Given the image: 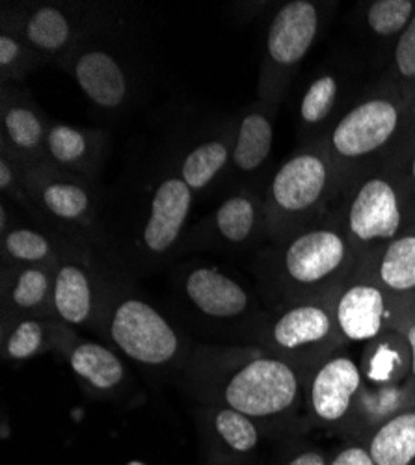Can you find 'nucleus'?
I'll list each match as a JSON object with an SVG mask.
<instances>
[{
  "mask_svg": "<svg viewBox=\"0 0 415 465\" xmlns=\"http://www.w3.org/2000/svg\"><path fill=\"white\" fill-rule=\"evenodd\" d=\"M28 42L42 51H60L71 37V25L67 17L56 8L37 10L26 25Z\"/></svg>",
  "mask_w": 415,
  "mask_h": 465,
  "instance_id": "aec40b11",
  "label": "nucleus"
},
{
  "mask_svg": "<svg viewBox=\"0 0 415 465\" xmlns=\"http://www.w3.org/2000/svg\"><path fill=\"white\" fill-rule=\"evenodd\" d=\"M347 246L343 237L331 229L310 231L294 239L285 252L287 274L301 283H319L343 264Z\"/></svg>",
  "mask_w": 415,
  "mask_h": 465,
  "instance_id": "39448f33",
  "label": "nucleus"
},
{
  "mask_svg": "<svg viewBox=\"0 0 415 465\" xmlns=\"http://www.w3.org/2000/svg\"><path fill=\"white\" fill-rule=\"evenodd\" d=\"M44 205L62 220H77L90 207V196L84 188L73 183H49L42 192Z\"/></svg>",
  "mask_w": 415,
  "mask_h": 465,
  "instance_id": "4be33fe9",
  "label": "nucleus"
},
{
  "mask_svg": "<svg viewBox=\"0 0 415 465\" xmlns=\"http://www.w3.org/2000/svg\"><path fill=\"white\" fill-rule=\"evenodd\" d=\"M12 183H14V172L6 163V159H3V163H0V188L8 190Z\"/></svg>",
  "mask_w": 415,
  "mask_h": 465,
  "instance_id": "f704fd0d",
  "label": "nucleus"
},
{
  "mask_svg": "<svg viewBox=\"0 0 415 465\" xmlns=\"http://www.w3.org/2000/svg\"><path fill=\"white\" fill-rule=\"evenodd\" d=\"M49 289L47 276L42 272V270L28 268L25 272H21L15 289H14V302L21 309H30L40 305L45 300Z\"/></svg>",
  "mask_w": 415,
  "mask_h": 465,
  "instance_id": "c756f323",
  "label": "nucleus"
},
{
  "mask_svg": "<svg viewBox=\"0 0 415 465\" xmlns=\"http://www.w3.org/2000/svg\"><path fill=\"white\" fill-rule=\"evenodd\" d=\"M337 97V83L331 76H321L301 99V120L306 124H321L328 118Z\"/></svg>",
  "mask_w": 415,
  "mask_h": 465,
  "instance_id": "a878e982",
  "label": "nucleus"
},
{
  "mask_svg": "<svg viewBox=\"0 0 415 465\" xmlns=\"http://www.w3.org/2000/svg\"><path fill=\"white\" fill-rule=\"evenodd\" d=\"M328 166L315 153L296 154L274 175L271 192L283 213H301L313 207L326 190Z\"/></svg>",
  "mask_w": 415,
  "mask_h": 465,
  "instance_id": "423d86ee",
  "label": "nucleus"
},
{
  "mask_svg": "<svg viewBox=\"0 0 415 465\" xmlns=\"http://www.w3.org/2000/svg\"><path fill=\"white\" fill-rule=\"evenodd\" d=\"M319 30V14L308 0L285 5L272 19L267 37L269 56L278 65H294L306 56Z\"/></svg>",
  "mask_w": 415,
  "mask_h": 465,
  "instance_id": "6e6552de",
  "label": "nucleus"
},
{
  "mask_svg": "<svg viewBox=\"0 0 415 465\" xmlns=\"http://www.w3.org/2000/svg\"><path fill=\"white\" fill-rule=\"evenodd\" d=\"M376 465H410L415 460V413H400L374 434L369 449Z\"/></svg>",
  "mask_w": 415,
  "mask_h": 465,
  "instance_id": "ddd939ff",
  "label": "nucleus"
},
{
  "mask_svg": "<svg viewBox=\"0 0 415 465\" xmlns=\"http://www.w3.org/2000/svg\"><path fill=\"white\" fill-rule=\"evenodd\" d=\"M380 280L399 292L415 289V235L391 241L380 261Z\"/></svg>",
  "mask_w": 415,
  "mask_h": 465,
  "instance_id": "a211bd4d",
  "label": "nucleus"
},
{
  "mask_svg": "<svg viewBox=\"0 0 415 465\" xmlns=\"http://www.w3.org/2000/svg\"><path fill=\"white\" fill-rule=\"evenodd\" d=\"M193 207V190L183 179L163 181L151 200L149 220L143 227V244L153 253H163L181 235Z\"/></svg>",
  "mask_w": 415,
  "mask_h": 465,
  "instance_id": "0eeeda50",
  "label": "nucleus"
},
{
  "mask_svg": "<svg viewBox=\"0 0 415 465\" xmlns=\"http://www.w3.org/2000/svg\"><path fill=\"white\" fill-rule=\"evenodd\" d=\"M402 213L397 190L386 179H369L361 184L349 211V229L360 242L388 241L397 235Z\"/></svg>",
  "mask_w": 415,
  "mask_h": 465,
  "instance_id": "20e7f679",
  "label": "nucleus"
},
{
  "mask_svg": "<svg viewBox=\"0 0 415 465\" xmlns=\"http://www.w3.org/2000/svg\"><path fill=\"white\" fill-rule=\"evenodd\" d=\"M413 177H415V159H413Z\"/></svg>",
  "mask_w": 415,
  "mask_h": 465,
  "instance_id": "4c0bfd02",
  "label": "nucleus"
},
{
  "mask_svg": "<svg viewBox=\"0 0 415 465\" xmlns=\"http://www.w3.org/2000/svg\"><path fill=\"white\" fill-rule=\"evenodd\" d=\"M44 341V328L35 321L21 322L8 339L6 351L8 356L14 360H26L34 356L42 348Z\"/></svg>",
  "mask_w": 415,
  "mask_h": 465,
  "instance_id": "c85d7f7f",
  "label": "nucleus"
},
{
  "mask_svg": "<svg viewBox=\"0 0 415 465\" xmlns=\"http://www.w3.org/2000/svg\"><path fill=\"white\" fill-rule=\"evenodd\" d=\"M272 125L265 114L252 112L241 122L233 163L242 172H253L269 159L272 149Z\"/></svg>",
  "mask_w": 415,
  "mask_h": 465,
  "instance_id": "f3484780",
  "label": "nucleus"
},
{
  "mask_svg": "<svg viewBox=\"0 0 415 465\" xmlns=\"http://www.w3.org/2000/svg\"><path fill=\"white\" fill-rule=\"evenodd\" d=\"M186 294L202 313L214 319L241 315L248 307L246 291L216 268H196L186 278Z\"/></svg>",
  "mask_w": 415,
  "mask_h": 465,
  "instance_id": "9d476101",
  "label": "nucleus"
},
{
  "mask_svg": "<svg viewBox=\"0 0 415 465\" xmlns=\"http://www.w3.org/2000/svg\"><path fill=\"white\" fill-rule=\"evenodd\" d=\"M54 305L65 322L83 324L92 312V289L83 268L67 264L58 270L54 282Z\"/></svg>",
  "mask_w": 415,
  "mask_h": 465,
  "instance_id": "dca6fc26",
  "label": "nucleus"
},
{
  "mask_svg": "<svg viewBox=\"0 0 415 465\" xmlns=\"http://www.w3.org/2000/svg\"><path fill=\"white\" fill-rule=\"evenodd\" d=\"M395 64L404 79H415V14L399 37L395 49Z\"/></svg>",
  "mask_w": 415,
  "mask_h": 465,
  "instance_id": "7c9ffc66",
  "label": "nucleus"
},
{
  "mask_svg": "<svg viewBox=\"0 0 415 465\" xmlns=\"http://www.w3.org/2000/svg\"><path fill=\"white\" fill-rule=\"evenodd\" d=\"M331 465H376L371 454L360 447L345 449L331 461Z\"/></svg>",
  "mask_w": 415,
  "mask_h": 465,
  "instance_id": "2f4dec72",
  "label": "nucleus"
},
{
  "mask_svg": "<svg viewBox=\"0 0 415 465\" xmlns=\"http://www.w3.org/2000/svg\"><path fill=\"white\" fill-rule=\"evenodd\" d=\"M255 223V209L250 198L233 196L225 200L216 213V227L220 235L230 242H244Z\"/></svg>",
  "mask_w": 415,
  "mask_h": 465,
  "instance_id": "412c9836",
  "label": "nucleus"
},
{
  "mask_svg": "<svg viewBox=\"0 0 415 465\" xmlns=\"http://www.w3.org/2000/svg\"><path fill=\"white\" fill-rule=\"evenodd\" d=\"M413 14L410 0H379L372 3L367 12V23L379 35H393L404 32Z\"/></svg>",
  "mask_w": 415,
  "mask_h": 465,
  "instance_id": "b1692460",
  "label": "nucleus"
},
{
  "mask_svg": "<svg viewBox=\"0 0 415 465\" xmlns=\"http://www.w3.org/2000/svg\"><path fill=\"white\" fill-rule=\"evenodd\" d=\"M127 465H145V463H142V461H138V460H133V461H129Z\"/></svg>",
  "mask_w": 415,
  "mask_h": 465,
  "instance_id": "e433bc0d",
  "label": "nucleus"
},
{
  "mask_svg": "<svg viewBox=\"0 0 415 465\" xmlns=\"http://www.w3.org/2000/svg\"><path fill=\"white\" fill-rule=\"evenodd\" d=\"M74 76L84 95L101 108H118L127 97L125 73L104 51H86L74 64Z\"/></svg>",
  "mask_w": 415,
  "mask_h": 465,
  "instance_id": "9b49d317",
  "label": "nucleus"
},
{
  "mask_svg": "<svg viewBox=\"0 0 415 465\" xmlns=\"http://www.w3.org/2000/svg\"><path fill=\"white\" fill-rule=\"evenodd\" d=\"M47 145L53 159L62 164L79 163L88 149L86 136L67 125H54L47 136Z\"/></svg>",
  "mask_w": 415,
  "mask_h": 465,
  "instance_id": "bb28decb",
  "label": "nucleus"
},
{
  "mask_svg": "<svg viewBox=\"0 0 415 465\" xmlns=\"http://www.w3.org/2000/svg\"><path fill=\"white\" fill-rule=\"evenodd\" d=\"M230 151L218 140L205 142L186 154L181 166V179L191 190L205 188L225 166Z\"/></svg>",
  "mask_w": 415,
  "mask_h": 465,
  "instance_id": "6ab92c4d",
  "label": "nucleus"
},
{
  "mask_svg": "<svg viewBox=\"0 0 415 465\" xmlns=\"http://www.w3.org/2000/svg\"><path fill=\"white\" fill-rule=\"evenodd\" d=\"M71 367L83 380L101 391L114 390L124 378V363L97 342H84L74 348L71 354Z\"/></svg>",
  "mask_w": 415,
  "mask_h": 465,
  "instance_id": "2eb2a0df",
  "label": "nucleus"
},
{
  "mask_svg": "<svg viewBox=\"0 0 415 465\" xmlns=\"http://www.w3.org/2000/svg\"><path fill=\"white\" fill-rule=\"evenodd\" d=\"M361 383L358 365L349 358H335L317 372L311 385V404L322 420H339Z\"/></svg>",
  "mask_w": 415,
  "mask_h": 465,
  "instance_id": "1a4fd4ad",
  "label": "nucleus"
},
{
  "mask_svg": "<svg viewBox=\"0 0 415 465\" xmlns=\"http://www.w3.org/2000/svg\"><path fill=\"white\" fill-rule=\"evenodd\" d=\"M289 465H326V461L317 452H304V454L296 456Z\"/></svg>",
  "mask_w": 415,
  "mask_h": 465,
  "instance_id": "72a5a7b5",
  "label": "nucleus"
},
{
  "mask_svg": "<svg viewBox=\"0 0 415 465\" xmlns=\"http://www.w3.org/2000/svg\"><path fill=\"white\" fill-rule=\"evenodd\" d=\"M406 337H408V342H410V348H411V356H413V365H411V369H413V374H415V324L408 330V333H406Z\"/></svg>",
  "mask_w": 415,
  "mask_h": 465,
  "instance_id": "c9c22d12",
  "label": "nucleus"
},
{
  "mask_svg": "<svg viewBox=\"0 0 415 465\" xmlns=\"http://www.w3.org/2000/svg\"><path fill=\"white\" fill-rule=\"evenodd\" d=\"M298 395L294 371L271 358H261L239 369L225 385L223 399L230 408L248 417H271L285 411Z\"/></svg>",
  "mask_w": 415,
  "mask_h": 465,
  "instance_id": "f257e3e1",
  "label": "nucleus"
},
{
  "mask_svg": "<svg viewBox=\"0 0 415 465\" xmlns=\"http://www.w3.org/2000/svg\"><path fill=\"white\" fill-rule=\"evenodd\" d=\"M110 335L134 361L163 365L179 351L175 330L142 300H125L110 322Z\"/></svg>",
  "mask_w": 415,
  "mask_h": 465,
  "instance_id": "f03ea898",
  "label": "nucleus"
},
{
  "mask_svg": "<svg viewBox=\"0 0 415 465\" xmlns=\"http://www.w3.org/2000/svg\"><path fill=\"white\" fill-rule=\"evenodd\" d=\"M5 248L8 255L26 262H40L49 257L51 246L49 241L40 232L30 229L10 231L5 239Z\"/></svg>",
  "mask_w": 415,
  "mask_h": 465,
  "instance_id": "cd10ccee",
  "label": "nucleus"
},
{
  "mask_svg": "<svg viewBox=\"0 0 415 465\" xmlns=\"http://www.w3.org/2000/svg\"><path fill=\"white\" fill-rule=\"evenodd\" d=\"M252 417L228 408V410H222L216 415V430L220 434V438L228 443L233 450L239 452H250L255 445H257V430L253 422L250 420Z\"/></svg>",
  "mask_w": 415,
  "mask_h": 465,
  "instance_id": "393cba45",
  "label": "nucleus"
},
{
  "mask_svg": "<svg viewBox=\"0 0 415 465\" xmlns=\"http://www.w3.org/2000/svg\"><path fill=\"white\" fill-rule=\"evenodd\" d=\"M5 131L8 140L21 151H34L44 138L42 120L26 106H12L6 110Z\"/></svg>",
  "mask_w": 415,
  "mask_h": 465,
  "instance_id": "5701e85b",
  "label": "nucleus"
},
{
  "mask_svg": "<svg viewBox=\"0 0 415 465\" xmlns=\"http://www.w3.org/2000/svg\"><path fill=\"white\" fill-rule=\"evenodd\" d=\"M386 302L374 285L351 287L337 305V322L352 341H367L380 333L384 324Z\"/></svg>",
  "mask_w": 415,
  "mask_h": 465,
  "instance_id": "f8f14e48",
  "label": "nucleus"
},
{
  "mask_svg": "<svg viewBox=\"0 0 415 465\" xmlns=\"http://www.w3.org/2000/svg\"><path fill=\"white\" fill-rule=\"evenodd\" d=\"M330 315L315 305L291 309L274 326V341L282 348H300L322 341L330 333Z\"/></svg>",
  "mask_w": 415,
  "mask_h": 465,
  "instance_id": "4468645a",
  "label": "nucleus"
},
{
  "mask_svg": "<svg viewBox=\"0 0 415 465\" xmlns=\"http://www.w3.org/2000/svg\"><path fill=\"white\" fill-rule=\"evenodd\" d=\"M399 127V108L388 99H369L352 108L331 133V145L345 159L384 147Z\"/></svg>",
  "mask_w": 415,
  "mask_h": 465,
  "instance_id": "7ed1b4c3",
  "label": "nucleus"
},
{
  "mask_svg": "<svg viewBox=\"0 0 415 465\" xmlns=\"http://www.w3.org/2000/svg\"><path fill=\"white\" fill-rule=\"evenodd\" d=\"M19 56H21V47L14 40V37H10L6 34L0 37V64L8 67V65L15 64Z\"/></svg>",
  "mask_w": 415,
  "mask_h": 465,
  "instance_id": "473e14b6",
  "label": "nucleus"
}]
</instances>
